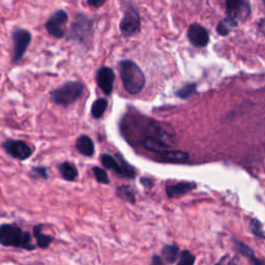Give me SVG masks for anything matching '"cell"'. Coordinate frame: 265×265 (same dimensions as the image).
Instances as JSON below:
<instances>
[{
  "label": "cell",
  "mask_w": 265,
  "mask_h": 265,
  "mask_svg": "<svg viewBox=\"0 0 265 265\" xmlns=\"http://www.w3.org/2000/svg\"><path fill=\"white\" fill-rule=\"evenodd\" d=\"M196 91V84L192 83V84H187L184 87H182L180 89H178L176 91V95L178 98L183 99V100H187L189 97H192L193 93H195Z\"/></svg>",
  "instance_id": "83f0119b"
},
{
  "label": "cell",
  "mask_w": 265,
  "mask_h": 265,
  "mask_svg": "<svg viewBox=\"0 0 265 265\" xmlns=\"http://www.w3.org/2000/svg\"><path fill=\"white\" fill-rule=\"evenodd\" d=\"M120 33L124 38H132L140 33L141 18L138 10L130 5L124 10V15L119 24Z\"/></svg>",
  "instance_id": "5b68a950"
},
{
  "label": "cell",
  "mask_w": 265,
  "mask_h": 265,
  "mask_svg": "<svg viewBox=\"0 0 265 265\" xmlns=\"http://www.w3.org/2000/svg\"><path fill=\"white\" fill-rule=\"evenodd\" d=\"M233 243L235 245L236 251L240 254L241 256L247 258L250 261L251 265H265V258L256 257L253 249L250 246H248L247 243L237 240V239H233Z\"/></svg>",
  "instance_id": "4fadbf2b"
},
{
  "label": "cell",
  "mask_w": 265,
  "mask_h": 265,
  "mask_svg": "<svg viewBox=\"0 0 265 265\" xmlns=\"http://www.w3.org/2000/svg\"><path fill=\"white\" fill-rule=\"evenodd\" d=\"M250 230L256 237L265 239V232L263 230V224L258 219L254 218L250 221Z\"/></svg>",
  "instance_id": "4316f807"
},
{
  "label": "cell",
  "mask_w": 265,
  "mask_h": 265,
  "mask_svg": "<svg viewBox=\"0 0 265 265\" xmlns=\"http://www.w3.org/2000/svg\"><path fill=\"white\" fill-rule=\"evenodd\" d=\"M215 265H238L236 263V260L234 258L230 257L229 255L223 256L219 262H217Z\"/></svg>",
  "instance_id": "f546056e"
},
{
  "label": "cell",
  "mask_w": 265,
  "mask_h": 265,
  "mask_svg": "<svg viewBox=\"0 0 265 265\" xmlns=\"http://www.w3.org/2000/svg\"><path fill=\"white\" fill-rule=\"evenodd\" d=\"M2 148L9 156L19 161H26L33 155V148L22 140L8 139L2 143Z\"/></svg>",
  "instance_id": "ba28073f"
},
{
  "label": "cell",
  "mask_w": 265,
  "mask_h": 265,
  "mask_svg": "<svg viewBox=\"0 0 265 265\" xmlns=\"http://www.w3.org/2000/svg\"><path fill=\"white\" fill-rule=\"evenodd\" d=\"M227 18L238 23L239 21L246 20L250 13L251 7L246 0H225Z\"/></svg>",
  "instance_id": "9c48e42d"
},
{
  "label": "cell",
  "mask_w": 265,
  "mask_h": 265,
  "mask_svg": "<svg viewBox=\"0 0 265 265\" xmlns=\"http://www.w3.org/2000/svg\"><path fill=\"white\" fill-rule=\"evenodd\" d=\"M44 227L45 224H43V223H39V224L35 225L33 229V234L34 237L36 238V243L38 248L41 250H47L51 246V243L55 240V237L49 234H44L43 233Z\"/></svg>",
  "instance_id": "5bb4252c"
},
{
  "label": "cell",
  "mask_w": 265,
  "mask_h": 265,
  "mask_svg": "<svg viewBox=\"0 0 265 265\" xmlns=\"http://www.w3.org/2000/svg\"><path fill=\"white\" fill-rule=\"evenodd\" d=\"M119 75L125 90L130 94H138L145 86V76L139 66L132 60L118 62Z\"/></svg>",
  "instance_id": "6da1fadb"
},
{
  "label": "cell",
  "mask_w": 265,
  "mask_h": 265,
  "mask_svg": "<svg viewBox=\"0 0 265 265\" xmlns=\"http://www.w3.org/2000/svg\"><path fill=\"white\" fill-rule=\"evenodd\" d=\"M108 108V101L107 99H98L97 101H94L92 106H91V114L92 117L95 119L102 118V116L105 114L106 110Z\"/></svg>",
  "instance_id": "7402d4cb"
},
{
  "label": "cell",
  "mask_w": 265,
  "mask_h": 265,
  "mask_svg": "<svg viewBox=\"0 0 265 265\" xmlns=\"http://www.w3.org/2000/svg\"><path fill=\"white\" fill-rule=\"evenodd\" d=\"M140 184L142 185V187L146 189H151L153 188L154 186V180L151 178V177H147V176H144V177H141L140 178Z\"/></svg>",
  "instance_id": "4dcf8cb0"
},
{
  "label": "cell",
  "mask_w": 265,
  "mask_h": 265,
  "mask_svg": "<svg viewBox=\"0 0 265 265\" xmlns=\"http://www.w3.org/2000/svg\"><path fill=\"white\" fill-rule=\"evenodd\" d=\"M115 196L132 205L136 204V192L130 185H120L115 189Z\"/></svg>",
  "instance_id": "ac0fdd59"
},
{
  "label": "cell",
  "mask_w": 265,
  "mask_h": 265,
  "mask_svg": "<svg viewBox=\"0 0 265 265\" xmlns=\"http://www.w3.org/2000/svg\"><path fill=\"white\" fill-rule=\"evenodd\" d=\"M238 25V23L234 22V21L231 20V19H224L223 21H221V22L218 24V33L219 35L225 37L227 35H229L230 31L236 27Z\"/></svg>",
  "instance_id": "cb8c5ba5"
},
{
  "label": "cell",
  "mask_w": 265,
  "mask_h": 265,
  "mask_svg": "<svg viewBox=\"0 0 265 265\" xmlns=\"http://www.w3.org/2000/svg\"><path fill=\"white\" fill-rule=\"evenodd\" d=\"M116 158L119 161L123 171H124V174H125V178H129V179H135L136 176H137V171L135 167H133L128 161L125 160V158L123 157V155L119 152L116 153Z\"/></svg>",
  "instance_id": "603a6c76"
},
{
  "label": "cell",
  "mask_w": 265,
  "mask_h": 265,
  "mask_svg": "<svg viewBox=\"0 0 265 265\" xmlns=\"http://www.w3.org/2000/svg\"><path fill=\"white\" fill-rule=\"evenodd\" d=\"M179 255V247L176 245H165L162 249V258L168 264H174Z\"/></svg>",
  "instance_id": "44dd1931"
},
{
  "label": "cell",
  "mask_w": 265,
  "mask_h": 265,
  "mask_svg": "<svg viewBox=\"0 0 265 265\" xmlns=\"http://www.w3.org/2000/svg\"><path fill=\"white\" fill-rule=\"evenodd\" d=\"M84 92V84L80 81H70L51 91V100L59 106H68L77 102Z\"/></svg>",
  "instance_id": "7a4b0ae2"
},
{
  "label": "cell",
  "mask_w": 265,
  "mask_h": 265,
  "mask_svg": "<svg viewBox=\"0 0 265 265\" xmlns=\"http://www.w3.org/2000/svg\"><path fill=\"white\" fill-rule=\"evenodd\" d=\"M101 164L105 169H108V170L113 171L116 175L120 176L121 178H125V174L123 169L119 163L117 158L114 157L111 154L104 153L101 155Z\"/></svg>",
  "instance_id": "2e32d148"
},
{
  "label": "cell",
  "mask_w": 265,
  "mask_h": 265,
  "mask_svg": "<svg viewBox=\"0 0 265 265\" xmlns=\"http://www.w3.org/2000/svg\"><path fill=\"white\" fill-rule=\"evenodd\" d=\"M140 143L146 151L153 152L156 155L168 151L169 146H170L167 143L163 142L162 140L156 139V138H153V137H145L140 141Z\"/></svg>",
  "instance_id": "9a60e30c"
},
{
  "label": "cell",
  "mask_w": 265,
  "mask_h": 265,
  "mask_svg": "<svg viewBox=\"0 0 265 265\" xmlns=\"http://www.w3.org/2000/svg\"><path fill=\"white\" fill-rule=\"evenodd\" d=\"M24 230L14 223L0 225V245L4 248H22Z\"/></svg>",
  "instance_id": "277c9868"
},
{
  "label": "cell",
  "mask_w": 265,
  "mask_h": 265,
  "mask_svg": "<svg viewBox=\"0 0 265 265\" xmlns=\"http://www.w3.org/2000/svg\"><path fill=\"white\" fill-rule=\"evenodd\" d=\"M12 38H13V45H14L12 62L17 63L19 60L23 58L33 38H31V34L28 30L23 29V28H18L13 33Z\"/></svg>",
  "instance_id": "8992f818"
},
{
  "label": "cell",
  "mask_w": 265,
  "mask_h": 265,
  "mask_svg": "<svg viewBox=\"0 0 265 265\" xmlns=\"http://www.w3.org/2000/svg\"><path fill=\"white\" fill-rule=\"evenodd\" d=\"M92 172H93V175H94L95 179H97V182L100 185H107L108 186V185L111 184L110 177H109L107 171H106L104 168L95 166V167L92 168Z\"/></svg>",
  "instance_id": "d4e9b609"
},
{
  "label": "cell",
  "mask_w": 265,
  "mask_h": 265,
  "mask_svg": "<svg viewBox=\"0 0 265 265\" xmlns=\"http://www.w3.org/2000/svg\"><path fill=\"white\" fill-rule=\"evenodd\" d=\"M195 261H196V257L193 255V254L185 250L180 253L178 262L176 265H194Z\"/></svg>",
  "instance_id": "f1b7e54d"
},
{
  "label": "cell",
  "mask_w": 265,
  "mask_h": 265,
  "mask_svg": "<svg viewBox=\"0 0 265 265\" xmlns=\"http://www.w3.org/2000/svg\"><path fill=\"white\" fill-rule=\"evenodd\" d=\"M151 265H166V264L164 262V259L160 255H157V254H153L152 257H151Z\"/></svg>",
  "instance_id": "d6a6232c"
},
{
  "label": "cell",
  "mask_w": 265,
  "mask_h": 265,
  "mask_svg": "<svg viewBox=\"0 0 265 265\" xmlns=\"http://www.w3.org/2000/svg\"><path fill=\"white\" fill-rule=\"evenodd\" d=\"M76 150L80 154L86 157H91L93 156L95 152V148L93 141L91 140V138L88 137L87 135H81L77 141H76Z\"/></svg>",
  "instance_id": "e0dca14e"
},
{
  "label": "cell",
  "mask_w": 265,
  "mask_h": 265,
  "mask_svg": "<svg viewBox=\"0 0 265 265\" xmlns=\"http://www.w3.org/2000/svg\"><path fill=\"white\" fill-rule=\"evenodd\" d=\"M93 21L82 13L77 14L71 25L69 38L80 44H85L92 34Z\"/></svg>",
  "instance_id": "3957f363"
},
{
  "label": "cell",
  "mask_w": 265,
  "mask_h": 265,
  "mask_svg": "<svg viewBox=\"0 0 265 265\" xmlns=\"http://www.w3.org/2000/svg\"><path fill=\"white\" fill-rule=\"evenodd\" d=\"M59 174L62 177V179H65L66 182L73 183L78 178L79 172L77 167L71 162H63L59 165L58 167Z\"/></svg>",
  "instance_id": "d6986e66"
},
{
  "label": "cell",
  "mask_w": 265,
  "mask_h": 265,
  "mask_svg": "<svg viewBox=\"0 0 265 265\" xmlns=\"http://www.w3.org/2000/svg\"><path fill=\"white\" fill-rule=\"evenodd\" d=\"M29 176L35 180H38V179L47 180L49 178L48 169L45 166H35V167L31 168V170L29 172Z\"/></svg>",
  "instance_id": "484cf974"
},
{
  "label": "cell",
  "mask_w": 265,
  "mask_h": 265,
  "mask_svg": "<svg viewBox=\"0 0 265 265\" xmlns=\"http://www.w3.org/2000/svg\"><path fill=\"white\" fill-rule=\"evenodd\" d=\"M107 1L108 0H87V4L89 6L99 8V7H102Z\"/></svg>",
  "instance_id": "1f68e13d"
},
{
  "label": "cell",
  "mask_w": 265,
  "mask_h": 265,
  "mask_svg": "<svg viewBox=\"0 0 265 265\" xmlns=\"http://www.w3.org/2000/svg\"><path fill=\"white\" fill-rule=\"evenodd\" d=\"M95 80H97L100 89L106 95H110L112 93L115 82V73L111 68L102 67L99 69L97 75H95Z\"/></svg>",
  "instance_id": "30bf717a"
},
{
  "label": "cell",
  "mask_w": 265,
  "mask_h": 265,
  "mask_svg": "<svg viewBox=\"0 0 265 265\" xmlns=\"http://www.w3.org/2000/svg\"><path fill=\"white\" fill-rule=\"evenodd\" d=\"M68 20L69 16L66 10H56L55 13L52 14L45 24L48 34L55 38H62L66 34L65 26L68 23Z\"/></svg>",
  "instance_id": "52a82bcc"
},
{
  "label": "cell",
  "mask_w": 265,
  "mask_h": 265,
  "mask_svg": "<svg viewBox=\"0 0 265 265\" xmlns=\"http://www.w3.org/2000/svg\"><path fill=\"white\" fill-rule=\"evenodd\" d=\"M197 188V184L194 182H179L174 185H168L165 189L166 195L169 199L180 198L188 193L192 192Z\"/></svg>",
  "instance_id": "7c38bea8"
},
{
  "label": "cell",
  "mask_w": 265,
  "mask_h": 265,
  "mask_svg": "<svg viewBox=\"0 0 265 265\" xmlns=\"http://www.w3.org/2000/svg\"><path fill=\"white\" fill-rule=\"evenodd\" d=\"M189 40L196 47L203 48L209 43V35L207 30L198 24L190 25L188 30Z\"/></svg>",
  "instance_id": "8fae6325"
},
{
  "label": "cell",
  "mask_w": 265,
  "mask_h": 265,
  "mask_svg": "<svg viewBox=\"0 0 265 265\" xmlns=\"http://www.w3.org/2000/svg\"><path fill=\"white\" fill-rule=\"evenodd\" d=\"M263 3H264V4H265V0H263Z\"/></svg>",
  "instance_id": "836d02e7"
},
{
  "label": "cell",
  "mask_w": 265,
  "mask_h": 265,
  "mask_svg": "<svg viewBox=\"0 0 265 265\" xmlns=\"http://www.w3.org/2000/svg\"><path fill=\"white\" fill-rule=\"evenodd\" d=\"M160 157L161 161L164 162H171V163H177V162H185L189 158V154L187 151H171L168 150L160 154H157Z\"/></svg>",
  "instance_id": "ffe728a7"
}]
</instances>
